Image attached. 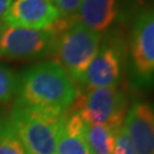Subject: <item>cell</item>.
<instances>
[{"label":"cell","mask_w":154,"mask_h":154,"mask_svg":"<svg viewBox=\"0 0 154 154\" xmlns=\"http://www.w3.org/2000/svg\"><path fill=\"white\" fill-rule=\"evenodd\" d=\"M67 110L15 105L11 119L26 154H56Z\"/></svg>","instance_id":"7a4b0ae2"},{"label":"cell","mask_w":154,"mask_h":154,"mask_svg":"<svg viewBox=\"0 0 154 154\" xmlns=\"http://www.w3.org/2000/svg\"><path fill=\"white\" fill-rule=\"evenodd\" d=\"M70 22L57 33L50 56L69 77L81 83L89 64L99 49L100 34L80 23Z\"/></svg>","instance_id":"3957f363"},{"label":"cell","mask_w":154,"mask_h":154,"mask_svg":"<svg viewBox=\"0 0 154 154\" xmlns=\"http://www.w3.org/2000/svg\"><path fill=\"white\" fill-rule=\"evenodd\" d=\"M113 154H136L131 142H130V139H129L126 130L123 128V125L116 132V145H114Z\"/></svg>","instance_id":"2e32d148"},{"label":"cell","mask_w":154,"mask_h":154,"mask_svg":"<svg viewBox=\"0 0 154 154\" xmlns=\"http://www.w3.org/2000/svg\"><path fill=\"white\" fill-rule=\"evenodd\" d=\"M128 67L136 87L154 85V7L136 17L130 34Z\"/></svg>","instance_id":"5b68a950"},{"label":"cell","mask_w":154,"mask_h":154,"mask_svg":"<svg viewBox=\"0 0 154 154\" xmlns=\"http://www.w3.org/2000/svg\"><path fill=\"white\" fill-rule=\"evenodd\" d=\"M18 77L9 67L0 65V103L9 102L17 91Z\"/></svg>","instance_id":"5bb4252c"},{"label":"cell","mask_w":154,"mask_h":154,"mask_svg":"<svg viewBox=\"0 0 154 154\" xmlns=\"http://www.w3.org/2000/svg\"><path fill=\"white\" fill-rule=\"evenodd\" d=\"M75 112L88 125H105L112 129H120L128 111L126 93L113 87L89 88L79 93L69 109Z\"/></svg>","instance_id":"277c9868"},{"label":"cell","mask_w":154,"mask_h":154,"mask_svg":"<svg viewBox=\"0 0 154 154\" xmlns=\"http://www.w3.org/2000/svg\"><path fill=\"white\" fill-rule=\"evenodd\" d=\"M0 154H26L9 118L0 121Z\"/></svg>","instance_id":"4fadbf2b"},{"label":"cell","mask_w":154,"mask_h":154,"mask_svg":"<svg viewBox=\"0 0 154 154\" xmlns=\"http://www.w3.org/2000/svg\"><path fill=\"white\" fill-rule=\"evenodd\" d=\"M119 130V129H118ZM118 130L105 125H88L86 136L94 154H113Z\"/></svg>","instance_id":"7c38bea8"},{"label":"cell","mask_w":154,"mask_h":154,"mask_svg":"<svg viewBox=\"0 0 154 154\" xmlns=\"http://www.w3.org/2000/svg\"><path fill=\"white\" fill-rule=\"evenodd\" d=\"M61 20H71L75 15L82 0H53Z\"/></svg>","instance_id":"9a60e30c"},{"label":"cell","mask_w":154,"mask_h":154,"mask_svg":"<svg viewBox=\"0 0 154 154\" xmlns=\"http://www.w3.org/2000/svg\"><path fill=\"white\" fill-rule=\"evenodd\" d=\"M123 128L136 154H154V103L135 102L127 111Z\"/></svg>","instance_id":"9c48e42d"},{"label":"cell","mask_w":154,"mask_h":154,"mask_svg":"<svg viewBox=\"0 0 154 154\" xmlns=\"http://www.w3.org/2000/svg\"><path fill=\"white\" fill-rule=\"evenodd\" d=\"M57 33L54 25L41 30L7 28L0 41V58H37L50 55Z\"/></svg>","instance_id":"8992f818"},{"label":"cell","mask_w":154,"mask_h":154,"mask_svg":"<svg viewBox=\"0 0 154 154\" xmlns=\"http://www.w3.org/2000/svg\"><path fill=\"white\" fill-rule=\"evenodd\" d=\"M60 14L49 0H15L2 15V22L9 28L41 30L55 24Z\"/></svg>","instance_id":"ba28073f"},{"label":"cell","mask_w":154,"mask_h":154,"mask_svg":"<svg viewBox=\"0 0 154 154\" xmlns=\"http://www.w3.org/2000/svg\"><path fill=\"white\" fill-rule=\"evenodd\" d=\"M14 0H0V16L5 14V11L8 9V7L11 5Z\"/></svg>","instance_id":"e0dca14e"},{"label":"cell","mask_w":154,"mask_h":154,"mask_svg":"<svg viewBox=\"0 0 154 154\" xmlns=\"http://www.w3.org/2000/svg\"><path fill=\"white\" fill-rule=\"evenodd\" d=\"M120 8L119 0H82L71 21L99 33L116 22Z\"/></svg>","instance_id":"30bf717a"},{"label":"cell","mask_w":154,"mask_h":154,"mask_svg":"<svg viewBox=\"0 0 154 154\" xmlns=\"http://www.w3.org/2000/svg\"><path fill=\"white\" fill-rule=\"evenodd\" d=\"M69 74L53 61L39 63L18 78L15 105L69 110L78 95Z\"/></svg>","instance_id":"6da1fadb"},{"label":"cell","mask_w":154,"mask_h":154,"mask_svg":"<svg viewBox=\"0 0 154 154\" xmlns=\"http://www.w3.org/2000/svg\"><path fill=\"white\" fill-rule=\"evenodd\" d=\"M8 28L7 25H6L5 23L2 22V21H0V41H1V38H2V35H4V32H5V30Z\"/></svg>","instance_id":"ac0fdd59"},{"label":"cell","mask_w":154,"mask_h":154,"mask_svg":"<svg viewBox=\"0 0 154 154\" xmlns=\"http://www.w3.org/2000/svg\"><path fill=\"white\" fill-rule=\"evenodd\" d=\"M49 1H50V0H49Z\"/></svg>","instance_id":"d6986e66"},{"label":"cell","mask_w":154,"mask_h":154,"mask_svg":"<svg viewBox=\"0 0 154 154\" xmlns=\"http://www.w3.org/2000/svg\"><path fill=\"white\" fill-rule=\"evenodd\" d=\"M87 123L75 112L67 116L58 136L56 154H94L86 136Z\"/></svg>","instance_id":"8fae6325"},{"label":"cell","mask_w":154,"mask_h":154,"mask_svg":"<svg viewBox=\"0 0 154 154\" xmlns=\"http://www.w3.org/2000/svg\"><path fill=\"white\" fill-rule=\"evenodd\" d=\"M127 57L126 45H123L121 39L116 37L109 39L99 47L83 75L81 85L88 89L118 86Z\"/></svg>","instance_id":"52a82bcc"}]
</instances>
